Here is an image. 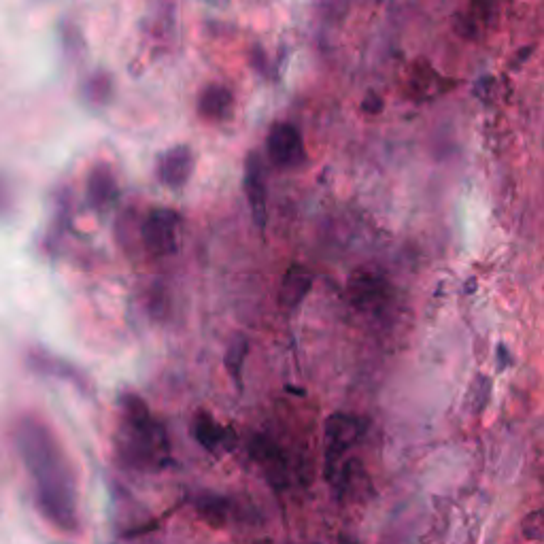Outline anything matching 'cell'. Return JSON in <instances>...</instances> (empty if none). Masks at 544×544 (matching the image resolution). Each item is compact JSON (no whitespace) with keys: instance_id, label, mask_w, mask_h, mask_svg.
Wrapping results in <instances>:
<instances>
[{"instance_id":"obj_13","label":"cell","mask_w":544,"mask_h":544,"mask_svg":"<svg viewBox=\"0 0 544 544\" xmlns=\"http://www.w3.org/2000/svg\"><path fill=\"white\" fill-rule=\"evenodd\" d=\"M313 281H315V277L309 268L298 266V264L289 266L281 279V287H279L281 309L296 311L298 306L302 304V300L309 296Z\"/></svg>"},{"instance_id":"obj_10","label":"cell","mask_w":544,"mask_h":544,"mask_svg":"<svg viewBox=\"0 0 544 544\" xmlns=\"http://www.w3.org/2000/svg\"><path fill=\"white\" fill-rule=\"evenodd\" d=\"M194 170V151L187 145H175L166 149L158 158L156 177L170 190H181L190 181Z\"/></svg>"},{"instance_id":"obj_5","label":"cell","mask_w":544,"mask_h":544,"mask_svg":"<svg viewBox=\"0 0 544 544\" xmlns=\"http://www.w3.org/2000/svg\"><path fill=\"white\" fill-rule=\"evenodd\" d=\"M181 217L173 209H151L141 221V243L153 258H166L179 247Z\"/></svg>"},{"instance_id":"obj_18","label":"cell","mask_w":544,"mask_h":544,"mask_svg":"<svg viewBox=\"0 0 544 544\" xmlns=\"http://www.w3.org/2000/svg\"><path fill=\"white\" fill-rule=\"evenodd\" d=\"M489 11H491V7H487V5H472L464 13L455 15L453 26L466 39H479L481 34L485 32L487 22L491 17Z\"/></svg>"},{"instance_id":"obj_14","label":"cell","mask_w":544,"mask_h":544,"mask_svg":"<svg viewBox=\"0 0 544 544\" xmlns=\"http://www.w3.org/2000/svg\"><path fill=\"white\" fill-rule=\"evenodd\" d=\"M234 111V94L221 83H211L198 96V115L207 122H226Z\"/></svg>"},{"instance_id":"obj_15","label":"cell","mask_w":544,"mask_h":544,"mask_svg":"<svg viewBox=\"0 0 544 544\" xmlns=\"http://www.w3.org/2000/svg\"><path fill=\"white\" fill-rule=\"evenodd\" d=\"M449 88L451 83L445 77H440L434 68L430 66L411 68V77H408V92H411L413 98L417 100L436 98L438 94L447 92Z\"/></svg>"},{"instance_id":"obj_19","label":"cell","mask_w":544,"mask_h":544,"mask_svg":"<svg viewBox=\"0 0 544 544\" xmlns=\"http://www.w3.org/2000/svg\"><path fill=\"white\" fill-rule=\"evenodd\" d=\"M249 353V340L247 336L238 334L230 340L228 351H226V370L232 377V381L236 383L238 389H243V368H245V360Z\"/></svg>"},{"instance_id":"obj_4","label":"cell","mask_w":544,"mask_h":544,"mask_svg":"<svg viewBox=\"0 0 544 544\" xmlns=\"http://www.w3.org/2000/svg\"><path fill=\"white\" fill-rule=\"evenodd\" d=\"M366 434V421L345 413H334L326 421V479L343 466V457L351 451Z\"/></svg>"},{"instance_id":"obj_6","label":"cell","mask_w":544,"mask_h":544,"mask_svg":"<svg viewBox=\"0 0 544 544\" xmlns=\"http://www.w3.org/2000/svg\"><path fill=\"white\" fill-rule=\"evenodd\" d=\"M347 296L357 311L368 315L383 313L391 298H394V287L377 270H355L347 281Z\"/></svg>"},{"instance_id":"obj_23","label":"cell","mask_w":544,"mask_h":544,"mask_svg":"<svg viewBox=\"0 0 544 544\" xmlns=\"http://www.w3.org/2000/svg\"><path fill=\"white\" fill-rule=\"evenodd\" d=\"M15 209V192L7 177L0 175V219H5Z\"/></svg>"},{"instance_id":"obj_24","label":"cell","mask_w":544,"mask_h":544,"mask_svg":"<svg viewBox=\"0 0 544 544\" xmlns=\"http://www.w3.org/2000/svg\"><path fill=\"white\" fill-rule=\"evenodd\" d=\"M362 109H364L366 113H370V115H377V113H381V111H383V98H381V96H377V94H374V92L366 94Z\"/></svg>"},{"instance_id":"obj_2","label":"cell","mask_w":544,"mask_h":544,"mask_svg":"<svg viewBox=\"0 0 544 544\" xmlns=\"http://www.w3.org/2000/svg\"><path fill=\"white\" fill-rule=\"evenodd\" d=\"M122 425H119V455L134 468H160L170 453V440L164 425L151 415L147 402L124 391L119 396Z\"/></svg>"},{"instance_id":"obj_20","label":"cell","mask_w":544,"mask_h":544,"mask_svg":"<svg viewBox=\"0 0 544 544\" xmlns=\"http://www.w3.org/2000/svg\"><path fill=\"white\" fill-rule=\"evenodd\" d=\"M489 398H491V379H487L485 374H476L474 381L468 387V396H466L470 413H481L487 406Z\"/></svg>"},{"instance_id":"obj_11","label":"cell","mask_w":544,"mask_h":544,"mask_svg":"<svg viewBox=\"0 0 544 544\" xmlns=\"http://www.w3.org/2000/svg\"><path fill=\"white\" fill-rule=\"evenodd\" d=\"M245 194L249 200L251 217L258 226L260 232L266 230L268 221V209H266V183H264V170L262 160L255 151H251L245 160Z\"/></svg>"},{"instance_id":"obj_21","label":"cell","mask_w":544,"mask_h":544,"mask_svg":"<svg viewBox=\"0 0 544 544\" xmlns=\"http://www.w3.org/2000/svg\"><path fill=\"white\" fill-rule=\"evenodd\" d=\"M60 41H62V49L64 54L75 60L83 54V47H85V41H83V34H81V28L73 22H64L62 28H60Z\"/></svg>"},{"instance_id":"obj_7","label":"cell","mask_w":544,"mask_h":544,"mask_svg":"<svg viewBox=\"0 0 544 544\" xmlns=\"http://www.w3.org/2000/svg\"><path fill=\"white\" fill-rule=\"evenodd\" d=\"M268 158L279 168H298L306 160L300 132L292 124H275L268 132Z\"/></svg>"},{"instance_id":"obj_12","label":"cell","mask_w":544,"mask_h":544,"mask_svg":"<svg viewBox=\"0 0 544 544\" xmlns=\"http://www.w3.org/2000/svg\"><path fill=\"white\" fill-rule=\"evenodd\" d=\"M192 434L198 440V445L202 449H207L211 453H219V451H230L236 442V434L232 428H226V425L217 423L211 415L200 413L194 419L192 425Z\"/></svg>"},{"instance_id":"obj_16","label":"cell","mask_w":544,"mask_h":544,"mask_svg":"<svg viewBox=\"0 0 544 544\" xmlns=\"http://www.w3.org/2000/svg\"><path fill=\"white\" fill-rule=\"evenodd\" d=\"M81 94L83 100L92 107H105L115 96V81L113 75L105 68H98V71L90 73L81 83Z\"/></svg>"},{"instance_id":"obj_8","label":"cell","mask_w":544,"mask_h":544,"mask_svg":"<svg viewBox=\"0 0 544 544\" xmlns=\"http://www.w3.org/2000/svg\"><path fill=\"white\" fill-rule=\"evenodd\" d=\"M119 200V183L113 166L107 162H98L90 168L88 179H85V202L88 207L102 215L111 211Z\"/></svg>"},{"instance_id":"obj_17","label":"cell","mask_w":544,"mask_h":544,"mask_svg":"<svg viewBox=\"0 0 544 544\" xmlns=\"http://www.w3.org/2000/svg\"><path fill=\"white\" fill-rule=\"evenodd\" d=\"M194 508L198 517L213 527H224L232 515V502L217 493H202L194 500Z\"/></svg>"},{"instance_id":"obj_1","label":"cell","mask_w":544,"mask_h":544,"mask_svg":"<svg viewBox=\"0 0 544 544\" xmlns=\"http://www.w3.org/2000/svg\"><path fill=\"white\" fill-rule=\"evenodd\" d=\"M13 442L32 481L41 517L58 532L77 534V481L56 430L43 417L24 413L13 425Z\"/></svg>"},{"instance_id":"obj_9","label":"cell","mask_w":544,"mask_h":544,"mask_svg":"<svg viewBox=\"0 0 544 544\" xmlns=\"http://www.w3.org/2000/svg\"><path fill=\"white\" fill-rule=\"evenodd\" d=\"M249 455L264 470V476L272 487L287 485V459L283 449L268 436H253L249 442Z\"/></svg>"},{"instance_id":"obj_3","label":"cell","mask_w":544,"mask_h":544,"mask_svg":"<svg viewBox=\"0 0 544 544\" xmlns=\"http://www.w3.org/2000/svg\"><path fill=\"white\" fill-rule=\"evenodd\" d=\"M24 360H26V366L32 372H37L39 377L71 385L83 396L94 394V381H92L90 374L85 372L81 366H77L75 362L66 360V357H62L54 351H49L45 347H30L24 355Z\"/></svg>"},{"instance_id":"obj_22","label":"cell","mask_w":544,"mask_h":544,"mask_svg":"<svg viewBox=\"0 0 544 544\" xmlns=\"http://www.w3.org/2000/svg\"><path fill=\"white\" fill-rule=\"evenodd\" d=\"M523 534L530 540H544V510H536L525 517Z\"/></svg>"}]
</instances>
